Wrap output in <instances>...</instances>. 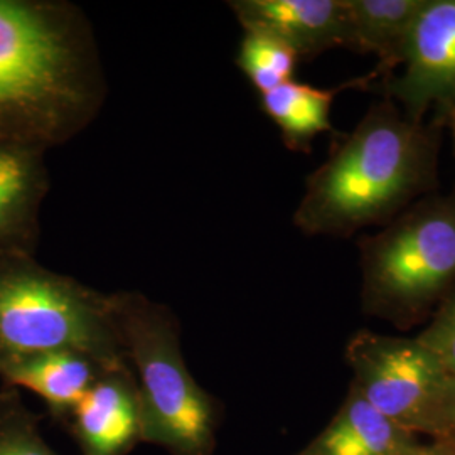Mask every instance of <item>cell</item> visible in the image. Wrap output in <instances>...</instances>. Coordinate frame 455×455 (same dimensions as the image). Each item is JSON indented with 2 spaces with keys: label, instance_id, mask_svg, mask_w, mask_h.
I'll return each instance as SVG.
<instances>
[{
  "label": "cell",
  "instance_id": "12",
  "mask_svg": "<svg viewBox=\"0 0 455 455\" xmlns=\"http://www.w3.org/2000/svg\"><path fill=\"white\" fill-rule=\"evenodd\" d=\"M105 370L76 351H49L2 361L0 376L12 387L41 396L54 411H73Z\"/></svg>",
  "mask_w": 455,
  "mask_h": 455
},
{
  "label": "cell",
  "instance_id": "17",
  "mask_svg": "<svg viewBox=\"0 0 455 455\" xmlns=\"http://www.w3.org/2000/svg\"><path fill=\"white\" fill-rule=\"evenodd\" d=\"M425 435L430 442L455 445V378L440 393Z\"/></svg>",
  "mask_w": 455,
  "mask_h": 455
},
{
  "label": "cell",
  "instance_id": "18",
  "mask_svg": "<svg viewBox=\"0 0 455 455\" xmlns=\"http://www.w3.org/2000/svg\"><path fill=\"white\" fill-rule=\"evenodd\" d=\"M0 455H52L41 440L29 434H12L0 439Z\"/></svg>",
  "mask_w": 455,
  "mask_h": 455
},
{
  "label": "cell",
  "instance_id": "19",
  "mask_svg": "<svg viewBox=\"0 0 455 455\" xmlns=\"http://www.w3.org/2000/svg\"><path fill=\"white\" fill-rule=\"evenodd\" d=\"M415 455H449V451H447V447L443 443L428 442V443H423L420 451Z\"/></svg>",
  "mask_w": 455,
  "mask_h": 455
},
{
  "label": "cell",
  "instance_id": "22",
  "mask_svg": "<svg viewBox=\"0 0 455 455\" xmlns=\"http://www.w3.org/2000/svg\"><path fill=\"white\" fill-rule=\"evenodd\" d=\"M445 447H447V451H449V455H455V445H449V443H443Z\"/></svg>",
  "mask_w": 455,
  "mask_h": 455
},
{
  "label": "cell",
  "instance_id": "2",
  "mask_svg": "<svg viewBox=\"0 0 455 455\" xmlns=\"http://www.w3.org/2000/svg\"><path fill=\"white\" fill-rule=\"evenodd\" d=\"M442 125L408 118L388 98L373 105L307 178L293 225L336 238L388 225L435 191Z\"/></svg>",
  "mask_w": 455,
  "mask_h": 455
},
{
  "label": "cell",
  "instance_id": "10",
  "mask_svg": "<svg viewBox=\"0 0 455 455\" xmlns=\"http://www.w3.org/2000/svg\"><path fill=\"white\" fill-rule=\"evenodd\" d=\"M83 455H124L140 440V405L131 366L105 371L73 408Z\"/></svg>",
  "mask_w": 455,
  "mask_h": 455
},
{
  "label": "cell",
  "instance_id": "20",
  "mask_svg": "<svg viewBox=\"0 0 455 455\" xmlns=\"http://www.w3.org/2000/svg\"><path fill=\"white\" fill-rule=\"evenodd\" d=\"M442 120L447 122L451 125V131H452V137H454V150H455V112L449 110L445 114L442 115Z\"/></svg>",
  "mask_w": 455,
  "mask_h": 455
},
{
  "label": "cell",
  "instance_id": "9",
  "mask_svg": "<svg viewBox=\"0 0 455 455\" xmlns=\"http://www.w3.org/2000/svg\"><path fill=\"white\" fill-rule=\"evenodd\" d=\"M46 152L0 140V253L36 255L49 193Z\"/></svg>",
  "mask_w": 455,
  "mask_h": 455
},
{
  "label": "cell",
  "instance_id": "11",
  "mask_svg": "<svg viewBox=\"0 0 455 455\" xmlns=\"http://www.w3.org/2000/svg\"><path fill=\"white\" fill-rule=\"evenodd\" d=\"M419 435L374 410L353 385L324 430L293 455H415Z\"/></svg>",
  "mask_w": 455,
  "mask_h": 455
},
{
  "label": "cell",
  "instance_id": "5",
  "mask_svg": "<svg viewBox=\"0 0 455 455\" xmlns=\"http://www.w3.org/2000/svg\"><path fill=\"white\" fill-rule=\"evenodd\" d=\"M108 302L137 374L140 440L174 455H212L216 411L186 366L171 312L137 292L112 293Z\"/></svg>",
  "mask_w": 455,
  "mask_h": 455
},
{
  "label": "cell",
  "instance_id": "1",
  "mask_svg": "<svg viewBox=\"0 0 455 455\" xmlns=\"http://www.w3.org/2000/svg\"><path fill=\"white\" fill-rule=\"evenodd\" d=\"M107 82L90 20L65 0H0V140L48 152L100 114Z\"/></svg>",
  "mask_w": 455,
  "mask_h": 455
},
{
  "label": "cell",
  "instance_id": "14",
  "mask_svg": "<svg viewBox=\"0 0 455 455\" xmlns=\"http://www.w3.org/2000/svg\"><path fill=\"white\" fill-rule=\"evenodd\" d=\"M427 0H347L351 48L371 52L379 60L376 76L391 78L403 65L410 31Z\"/></svg>",
  "mask_w": 455,
  "mask_h": 455
},
{
  "label": "cell",
  "instance_id": "4",
  "mask_svg": "<svg viewBox=\"0 0 455 455\" xmlns=\"http://www.w3.org/2000/svg\"><path fill=\"white\" fill-rule=\"evenodd\" d=\"M359 253L364 314L402 331L428 321L455 291V191L419 199Z\"/></svg>",
  "mask_w": 455,
  "mask_h": 455
},
{
  "label": "cell",
  "instance_id": "13",
  "mask_svg": "<svg viewBox=\"0 0 455 455\" xmlns=\"http://www.w3.org/2000/svg\"><path fill=\"white\" fill-rule=\"evenodd\" d=\"M371 78L373 73L334 88H317L292 80L260 95L261 110L278 127L287 148L309 154L317 135L332 132L329 116L338 93L346 88L368 86Z\"/></svg>",
  "mask_w": 455,
  "mask_h": 455
},
{
  "label": "cell",
  "instance_id": "6",
  "mask_svg": "<svg viewBox=\"0 0 455 455\" xmlns=\"http://www.w3.org/2000/svg\"><path fill=\"white\" fill-rule=\"evenodd\" d=\"M351 385L383 417L425 435L451 376L417 338L358 331L346 346Z\"/></svg>",
  "mask_w": 455,
  "mask_h": 455
},
{
  "label": "cell",
  "instance_id": "15",
  "mask_svg": "<svg viewBox=\"0 0 455 455\" xmlns=\"http://www.w3.org/2000/svg\"><path fill=\"white\" fill-rule=\"evenodd\" d=\"M235 63L263 95L283 83L292 82L299 65V56L292 49L268 34L243 31Z\"/></svg>",
  "mask_w": 455,
  "mask_h": 455
},
{
  "label": "cell",
  "instance_id": "3",
  "mask_svg": "<svg viewBox=\"0 0 455 455\" xmlns=\"http://www.w3.org/2000/svg\"><path fill=\"white\" fill-rule=\"evenodd\" d=\"M76 351L105 371L129 368L108 295L43 267L26 253H0V363Z\"/></svg>",
  "mask_w": 455,
  "mask_h": 455
},
{
  "label": "cell",
  "instance_id": "7",
  "mask_svg": "<svg viewBox=\"0 0 455 455\" xmlns=\"http://www.w3.org/2000/svg\"><path fill=\"white\" fill-rule=\"evenodd\" d=\"M455 86V0H427L408 37L403 75L381 82V92L415 122L432 105L443 112Z\"/></svg>",
  "mask_w": 455,
  "mask_h": 455
},
{
  "label": "cell",
  "instance_id": "21",
  "mask_svg": "<svg viewBox=\"0 0 455 455\" xmlns=\"http://www.w3.org/2000/svg\"><path fill=\"white\" fill-rule=\"evenodd\" d=\"M449 110H452V112H455V86L454 92H452V97H451V101H449V107H447V110H445V112H449ZM445 112H443V114H445Z\"/></svg>",
  "mask_w": 455,
  "mask_h": 455
},
{
  "label": "cell",
  "instance_id": "8",
  "mask_svg": "<svg viewBox=\"0 0 455 455\" xmlns=\"http://www.w3.org/2000/svg\"><path fill=\"white\" fill-rule=\"evenodd\" d=\"M228 5L243 31L275 37L300 61L351 48L347 0H233Z\"/></svg>",
  "mask_w": 455,
  "mask_h": 455
},
{
  "label": "cell",
  "instance_id": "16",
  "mask_svg": "<svg viewBox=\"0 0 455 455\" xmlns=\"http://www.w3.org/2000/svg\"><path fill=\"white\" fill-rule=\"evenodd\" d=\"M415 338L439 359L447 374L455 378V291L440 302L428 324Z\"/></svg>",
  "mask_w": 455,
  "mask_h": 455
}]
</instances>
